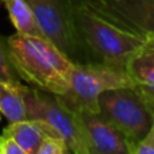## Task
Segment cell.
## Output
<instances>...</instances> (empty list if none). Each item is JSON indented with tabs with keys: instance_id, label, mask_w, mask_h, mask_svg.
Here are the masks:
<instances>
[{
	"instance_id": "cell-1",
	"label": "cell",
	"mask_w": 154,
	"mask_h": 154,
	"mask_svg": "<svg viewBox=\"0 0 154 154\" xmlns=\"http://www.w3.org/2000/svg\"><path fill=\"white\" fill-rule=\"evenodd\" d=\"M15 72L38 89L65 95L70 88L75 62L48 38L15 32L7 39Z\"/></svg>"
},
{
	"instance_id": "cell-2",
	"label": "cell",
	"mask_w": 154,
	"mask_h": 154,
	"mask_svg": "<svg viewBox=\"0 0 154 154\" xmlns=\"http://www.w3.org/2000/svg\"><path fill=\"white\" fill-rule=\"evenodd\" d=\"M73 24L82 43L100 62L128 69L145 48V39L115 26L85 0H68Z\"/></svg>"
},
{
	"instance_id": "cell-3",
	"label": "cell",
	"mask_w": 154,
	"mask_h": 154,
	"mask_svg": "<svg viewBox=\"0 0 154 154\" xmlns=\"http://www.w3.org/2000/svg\"><path fill=\"white\" fill-rule=\"evenodd\" d=\"M27 119L38 122L48 137L61 139L72 154H91L80 115L57 95L24 85Z\"/></svg>"
},
{
	"instance_id": "cell-4",
	"label": "cell",
	"mask_w": 154,
	"mask_h": 154,
	"mask_svg": "<svg viewBox=\"0 0 154 154\" xmlns=\"http://www.w3.org/2000/svg\"><path fill=\"white\" fill-rule=\"evenodd\" d=\"M119 88H137V81L130 69L100 61L75 62L69 91L57 96L77 114H100L99 96Z\"/></svg>"
},
{
	"instance_id": "cell-5",
	"label": "cell",
	"mask_w": 154,
	"mask_h": 154,
	"mask_svg": "<svg viewBox=\"0 0 154 154\" xmlns=\"http://www.w3.org/2000/svg\"><path fill=\"white\" fill-rule=\"evenodd\" d=\"M100 115L114 125L133 146L152 128L154 111L137 88H119L103 92L97 99Z\"/></svg>"
},
{
	"instance_id": "cell-6",
	"label": "cell",
	"mask_w": 154,
	"mask_h": 154,
	"mask_svg": "<svg viewBox=\"0 0 154 154\" xmlns=\"http://www.w3.org/2000/svg\"><path fill=\"white\" fill-rule=\"evenodd\" d=\"M43 34L70 60H80L88 50L76 31L68 0H26ZM75 62V61H73Z\"/></svg>"
},
{
	"instance_id": "cell-7",
	"label": "cell",
	"mask_w": 154,
	"mask_h": 154,
	"mask_svg": "<svg viewBox=\"0 0 154 154\" xmlns=\"http://www.w3.org/2000/svg\"><path fill=\"white\" fill-rule=\"evenodd\" d=\"M115 26L146 38L154 35V0H85Z\"/></svg>"
},
{
	"instance_id": "cell-8",
	"label": "cell",
	"mask_w": 154,
	"mask_h": 154,
	"mask_svg": "<svg viewBox=\"0 0 154 154\" xmlns=\"http://www.w3.org/2000/svg\"><path fill=\"white\" fill-rule=\"evenodd\" d=\"M82 127L91 154H131V142L100 114L81 112Z\"/></svg>"
},
{
	"instance_id": "cell-9",
	"label": "cell",
	"mask_w": 154,
	"mask_h": 154,
	"mask_svg": "<svg viewBox=\"0 0 154 154\" xmlns=\"http://www.w3.org/2000/svg\"><path fill=\"white\" fill-rule=\"evenodd\" d=\"M3 135L14 139L29 154H38L43 141L48 138V134L45 133L42 126L30 119L10 122V125L3 131Z\"/></svg>"
},
{
	"instance_id": "cell-10",
	"label": "cell",
	"mask_w": 154,
	"mask_h": 154,
	"mask_svg": "<svg viewBox=\"0 0 154 154\" xmlns=\"http://www.w3.org/2000/svg\"><path fill=\"white\" fill-rule=\"evenodd\" d=\"M128 69L137 81V91L154 111V54L142 50Z\"/></svg>"
},
{
	"instance_id": "cell-11",
	"label": "cell",
	"mask_w": 154,
	"mask_h": 154,
	"mask_svg": "<svg viewBox=\"0 0 154 154\" xmlns=\"http://www.w3.org/2000/svg\"><path fill=\"white\" fill-rule=\"evenodd\" d=\"M0 2L7 10L8 16H10L14 27L16 29V32L46 38L31 7L26 0H0Z\"/></svg>"
},
{
	"instance_id": "cell-12",
	"label": "cell",
	"mask_w": 154,
	"mask_h": 154,
	"mask_svg": "<svg viewBox=\"0 0 154 154\" xmlns=\"http://www.w3.org/2000/svg\"><path fill=\"white\" fill-rule=\"evenodd\" d=\"M23 91L24 85L22 84L0 81V114L4 115L8 122L27 119Z\"/></svg>"
},
{
	"instance_id": "cell-13",
	"label": "cell",
	"mask_w": 154,
	"mask_h": 154,
	"mask_svg": "<svg viewBox=\"0 0 154 154\" xmlns=\"http://www.w3.org/2000/svg\"><path fill=\"white\" fill-rule=\"evenodd\" d=\"M19 79L20 77L15 72L10 61L7 42H4L0 37V81L8 82V84H20Z\"/></svg>"
},
{
	"instance_id": "cell-14",
	"label": "cell",
	"mask_w": 154,
	"mask_h": 154,
	"mask_svg": "<svg viewBox=\"0 0 154 154\" xmlns=\"http://www.w3.org/2000/svg\"><path fill=\"white\" fill-rule=\"evenodd\" d=\"M38 154H72V152L68 149V146L61 139L48 137L43 141Z\"/></svg>"
},
{
	"instance_id": "cell-15",
	"label": "cell",
	"mask_w": 154,
	"mask_h": 154,
	"mask_svg": "<svg viewBox=\"0 0 154 154\" xmlns=\"http://www.w3.org/2000/svg\"><path fill=\"white\" fill-rule=\"evenodd\" d=\"M131 154H154V123L149 133L134 146Z\"/></svg>"
},
{
	"instance_id": "cell-16",
	"label": "cell",
	"mask_w": 154,
	"mask_h": 154,
	"mask_svg": "<svg viewBox=\"0 0 154 154\" xmlns=\"http://www.w3.org/2000/svg\"><path fill=\"white\" fill-rule=\"evenodd\" d=\"M0 153L2 154H29L24 152L14 139L0 135Z\"/></svg>"
},
{
	"instance_id": "cell-17",
	"label": "cell",
	"mask_w": 154,
	"mask_h": 154,
	"mask_svg": "<svg viewBox=\"0 0 154 154\" xmlns=\"http://www.w3.org/2000/svg\"><path fill=\"white\" fill-rule=\"evenodd\" d=\"M143 50L154 54V35H152V37H149V38H146V39H145V48H143Z\"/></svg>"
},
{
	"instance_id": "cell-18",
	"label": "cell",
	"mask_w": 154,
	"mask_h": 154,
	"mask_svg": "<svg viewBox=\"0 0 154 154\" xmlns=\"http://www.w3.org/2000/svg\"><path fill=\"white\" fill-rule=\"evenodd\" d=\"M0 154H2V153H0Z\"/></svg>"
}]
</instances>
